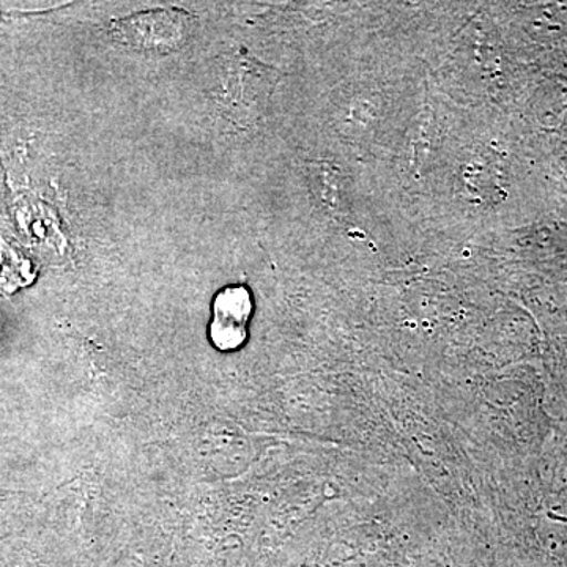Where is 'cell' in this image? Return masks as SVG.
Returning a JSON list of instances; mask_svg holds the SVG:
<instances>
[{
    "label": "cell",
    "mask_w": 567,
    "mask_h": 567,
    "mask_svg": "<svg viewBox=\"0 0 567 567\" xmlns=\"http://www.w3.org/2000/svg\"><path fill=\"white\" fill-rule=\"evenodd\" d=\"M254 312L248 287H224L213 298L208 338L219 352H235L248 341V324Z\"/></svg>",
    "instance_id": "cell-1"
},
{
    "label": "cell",
    "mask_w": 567,
    "mask_h": 567,
    "mask_svg": "<svg viewBox=\"0 0 567 567\" xmlns=\"http://www.w3.org/2000/svg\"><path fill=\"white\" fill-rule=\"evenodd\" d=\"M33 275L29 274L28 270H17L11 271V274L3 275L0 271V293L10 295L13 293L14 290L20 289V287L29 286L32 282Z\"/></svg>",
    "instance_id": "cell-2"
}]
</instances>
